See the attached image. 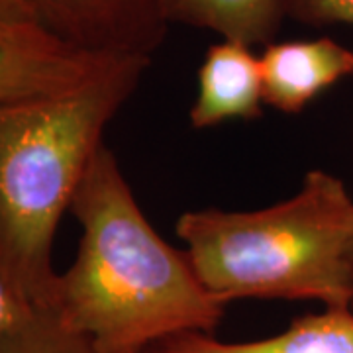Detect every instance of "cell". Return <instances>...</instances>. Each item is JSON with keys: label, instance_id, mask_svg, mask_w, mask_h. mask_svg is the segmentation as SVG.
I'll use <instances>...</instances> for the list:
<instances>
[{"label": "cell", "instance_id": "9", "mask_svg": "<svg viewBox=\"0 0 353 353\" xmlns=\"http://www.w3.org/2000/svg\"><path fill=\"white\" fill-rule=\"evenodd\" d=\"M169 24L216 32L243 46H269L287 18V0H163Z\"/></svg>", "mask_w": 353, "mask_h": 353}, {"label": "cell", "instance_id": "6", "mask_svg": "<svg viewBox=\"0 0 353 353\" xmlns=\"http://www.w3.org/2000/svg\"><path fill=\"white\" fill-rule=\"evenodd\" d=\"M259 63L265 104L285 114L303 112L322 92L353 77V51L332 38L273 41Z\"/></svg>", "mask_w": 353, "mask_h": 353}, {"label": "cell", "instance_id": "5", "mask_svg": "<svg viewBox=\"0 0 353 353\" xmlns=\"http://www.w3.org/2000/svg\"><path fill=\"white\" fill-rule=\"evenodd\" d=\"M38 22L81 50L145 57L161 48L169 22L163 0H26Z\"/></svg>", "mask_w": 353, "mask_h": 353}, {"label": "cell", "instance_id": "8", "mask_svg": "<svg viewBox=\"0 0 353 353\" xmlns=\"http://www.w3.org/2000/svg\"><path fill=\"white\" fill-rule=\"evenodd\" d=\"M161 353H353V310L324 308L301 316L285 332L255 341H220L212 334L189 332L157 345Z\"/></svg>", "mask_w": 353, "mask_h": 353}, {"label": "cell", "instance_id": "10", "mask_svg": "<svg viewBox=\"0 0 353 353\" xmlns=\"http://www.w3.org/2000/svg\"><path fill=\"white\" fill-rule=\"evenodd\" d=\"M0 353H97L90 341L71 330L55 308L39 310L34 320Z\"/></svg>", "mask_w": 353, "mask_h": 353}, {"label": "cell", "instance_id": "13", "mask_svg": "<svg viewBox=\"0 0 353 353\" xmlns=\"http://www.w3.org/2000/svg\"><path fill=\"white\" fill-rule=\"evenodd\" d=\"M39 24L26 0H0V24Z\"/></svg>", "mask_w": 353, "mask_h": 353}, {"label": "cell", "instance_id": "7", "mask_svg": "<svg viewBox=\"0 0 353 353\" xmlns=\"http://www.w3.org/2000/svg\"><path fill=\"white\" fill-rule=\"evenodd\" d=\"M263 77L253 48L222 39L210 46L199 69V94L189 112L190 126L212 128L263 112Z\"/></svg>", "mask_w": 353, "mask_h": 353}, {"label": "cell", "instance_id": "1", "mask_svg": "<svg viewBox=\"0 0 353 353\" xmlns=\"http://www.w3.org/2000/svg\"><path fill=\"white\" fill-rule=\"evenodd\" d=\"M71 212L75 261L59 273L55 310L97 353H143L189 332L212 334L228 303L206 289L185 250L155 232L118 159L97 152Z\"/></svg>", "mask_w": 353, "mask_h": 353}, {"label": "cell", "instance_id": "4", "mask_svg": "<svg viewBox=\"0 0 353 353\" xmlns=\"http://www.w3.org/2000/svg\"><path fill=\"white\" fill-rule=\"evenodd\" d=\"M124 57L67 43L41 24H0V106L85 87Z\"/></svg>", "mask_w": 353, "mask_h": 353}, {"label": "cell", "instance_id": "12", "mask_svg": "<svg viewBox=\"0 0 353 353\" xmlns=\"http://www.w3.org/2000/svg\"><path fill=\"white\" fill-rule=\"evenodd\" d=\"M287 16L306 26H353V0H287Z\"/></svg>", "mask_w": 353, "mask_h": 353}, {"label": "cell", "instance_id": "2", "mask_svg": "<svg viewBox=\"0 0 353 353\" xmlns=\"http://www.w3.org/2000/svg\"><path fill=\"white\" fill-rule=\"evenodd\" d=\"M150 61L124 57L77 90L0 106V271L36 308H55L57 224Z\"/></svg>", "mask_w": 353, "mask_h": 353}, {"label": "cell", "instance_id": "15", "mask_svg": "<svg viewBox=\"0 0 353 353\" xmlns=\"http://www.w3.org/2000/svg\"><path fill=\"white\" fill-rule=\"evenodd\" d=\"M352 269H353V252H352ZM350 308L353 310V296H352V303H350Z\"/></svg>", "mask_w": 353, "mask_h": 353}, {"label": "cell", "instance_id": "11", "mask_svg": "<svg viewBox=\"0 0 353 353\" xmlns=\"http://www.w3.org/2000/svg\"><path fill=\"white\" fill-rule=\"evenodd\" d=\"M39 310L46 308L32 306L0 271V352L34 320Z\"/></svg>", "mask_w": 353, "mask_h": 353}, {"label": "cell", "instance_id": "3", "mask_svg": "<svg viewBox=\"0 0 353 353\" xmlns=\"http://www.w3.org/2000/svg\"><path fill=\"white\" fill-rule=\"evenodd\" d=\"M175 232L202 285L224 303L281 299L350 308L353 196L324 169L308 171L287 201L250 212L189 210Z\"/></svg>", "mask_w": 353, "mask_h": 353}, {"label": "cell", "instance_id": "14", "mask_svg": "<svg viewBox=\"0 0 353 353\" xmlns=\"http://www.w3.org/2000/svg\"><path fill=\"white\" fill-rule=\"evenodd\" d=\"M143 353H161V350H159V347L155 345V347H150L148 352H143Z\"/></svg>", "mask_w": 353, "mask_h": 353}]
</instances>
